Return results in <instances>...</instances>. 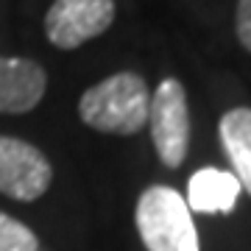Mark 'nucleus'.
<instances>
[{"instance_id":"nucleus-1","label":"nucleus","mask_w":251,"mask_h":251,"mask_svg":"<svg viewBox=\"0 0 251 251\" xmlns=\"http://www.w3.org/2000/svg\"><path fill=\"white\" fill-rule=\"evenodd\" d=\"M148 106H151V90L145 78L126 70L98 81L84 92L78 100V115L95 131L131 137L145 128Z\"/></svg>"},{"instance_id":"nucleus-2","label":"nucleus","mask_w":251,"mask_h":251,"mask_svg":"<svg viewBox=\"0 0 251 251\" xmlns=\"http://www.w3.org/2000/svg\"><path fill=\"white\" fill-rule=\"evenodd\" d=\"M137 232L148 251H201L187 201L179 190L153 184L143 190L134 209Z\"/></svg>"},{"instance_id":"nucleus-3","label":"nucleus","mask_w":251,"mask_h":251,"mask_svg":"<svg viewBox=\"0 0 251 251\" xmlns=\"http://www.w3.org/2000/svg\"><path fill=\"white\" fill-rule=\"evenodd\" d=\"M151 126V143L156 156L165 168H179L190 148V109L187 92L179 78H165L151 92L148 123Z\"/></svg>"},{"instance_id":"nucleus-4","label":"nucleus","mask_w":251,"mask_h":251,"mask_svg":"<svg viewBox=\"0 0 251 251\" xmlns=\"http://www.w3.org/2000/svg\"><path fill=\"white\" fill-rule=\"evenodd\" d=\"M115 23V0H53L45 14V34L59 50H75Z\"/></svg>"},{"instance_id":"nucleus-5","label":"nucleus","mask_w":251,"mask_h":251,"mask_svg":"<svg viewBox=\"0 0 251 251\" xmlns=\"http://www.w3.org/2000/svg\"><path fill=\"white\" fill-rule=\"evenodd\" d=\"M53 181V168L36 145L0 134V193L31 204L42 198Z\"/></svg>"},{"instance_id":"nucleus-6","label":"nucleus","mask_w":251,"mask_h":251,"mask_svg":"<svg viewBox=\"0 0 251 251\" xmlns=\"http://www.w3.org/2000/svg\"><path fill=\"white\" fill-rule=\"evenodd\" d=\"M48 75L31 59L0 56V115H25L39 106Z\"/></svg>"},{"instance_id":"nucleus-7","label":"nucleus","mask_w":251,"mask_h":251,"mask_svg":"<svg viewBox=\"0 0 251 251\" xmlns=\"http://www.w3.org/2000/svg\"><path fill=\"white\" fill-rule=\"evenodd\" d=\"M240 181L234 173L218 171V168H201L187 181V206L201 215H229L240 196Z\"/></svg>"},{"instance_id":"nucleus-8","label":"nucleus","mask_w":251,"mask_h":251,"mask_svg":"<svg viewBox=\"0 0 251 251\" xmlns=\"http://www.w3.org/2000/svg\"><path fill=\"white\" fill-rule=\"evenodd\" d=\"M218 134H221V145L234 168V179L251 196V109H229L218 123Z\"/></svg>"},{"instance_id":"nucleus-9","label":"nucleus","mask_w":251,"mask_h":251,"mask_svg":"<svg viewBox=\"0 0 251 251\" xmlns=\"http://www.w3.org/2000/svg\"><path fill=\"white\" fill-rule=\"evenodd\" d=\"M0 251H39V237L23 221L0 212Z\"/></svg>"},{"instance_id":"nucleus-10","label":"nucleus","mask_w":251,"mask_h":251,"mask_svg":"<svg viewBox=\"0 0 251 251\" xmlns=\"http://www.w3.org/2000/svg\"><path fill=\"white\" fill-rule=\"evenodd\" d=\"M234 28H237V39H240V45L251 53V0H237Z\"/></svg>"}]
</instances>
